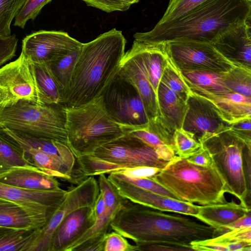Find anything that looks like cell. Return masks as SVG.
Instances as JSON below:
<instances>
[{
  "label": "cell",
  "mask_w": 251,
  "mask_h": 251,
  "mask_svg": "<svg viewBox=\"0 0 251 251\" xmlns=\"http://www.w3.org/2000/svg\"><path fill=\"white\" fill-rule=\"evenodd\" d=\"M151 178L182 201L201 205L226 202V182L213 163L199 166L176 155Z\"/></svg>",
  "instance_id": "4"
},
{
  "label": "cell",
  "mask_w": 251,
  "mask_h": 251,
  "mask_svg": "<svg viewBox=\"0 0 251 251\" xmlns=\"http://www.w3.org/2000/svg\"><path fill=\"white\" fill-rule=\"evenodd\" d=\"M126 42L122 31L113 28L83 43L62 104L75 107L100 97L119 72Z\"/></svg>",
  "instance_id": "1"
},
{
  "label": "cell",
  "mask_w": 251,
  "mask_h": 251,
  "mask_svg": "<svg viewBox=\"0 0 251 251\" xmlns=\"http://www.w3.org/2000/svg\"><path fill=\"white\" fill-rule=\"evenodd\" d=\"M100 193L98 180L88 176L70 187L59 205L45 225L29 251H49L52 236L61 222L74 210L85 206H93Z\"/></svg>",
  "instance_id": "10"
},
{
  "label": "cell",
  "mask_w": 251,
  "mask_h": 251,
  "mask_svg": "<svg viewBox=\"0 0 251 251\" xmlns=\"http://www.w3.org/2000/svg\"><path fill=\"white\" fill-rule=\"evenodd\" d=\"M118 73L136 88L142 99L149 120L159 117L156 95L141 60L131 49L125 53Z\"/></svg>",
  "instance_id": "18"
},
{
  "label": "cell",
  "mask_w": 251,
  "mask_h": 251,
  "mask_svg": "<svg viewBox=\"0 0 251 251\" xmlns=\"http://www.w3.org/2000/svg\"><path fill=\"white\" fill-rule=\"evenodd\" d=\"M21 100L38 104L29 63L22 53L0 69V106H8Z\"/></svg>",
  "instance_id": "14"
},
{
  "label": "cell",
  "mask_w": 251,
  "mask_h": 251,
  "mask_svg": "<svg viewBox=\"0 0 251 251\" xmlns=\"http://www.w3.org/2000/svg\"><path fill=\"white\" fill-rule=\"evenodd\" d=\"M108 179L126 200L161 211L172 212L195 218L200 206L156 194L138 187L126 180L121 174H108Z\"/></svg>",
  "instance_id": "16"
},
{
  "label": "cell",
  "mask_w": 251,
  "mask_h": 251,
  "mask_svg": "<svg viewBox=\"0 0 251 251\" xmlns=\"http://www.w3.org/2000/svg\"><path fill=\"white\" fill-rule=\"evenodd\" d=\"M77 175L83 179L139 166L163 168L168 161L160 159L151 147L126 133L97 149L93 153L76 158Z\"/></svg>",
  "instance_id": "6"
},
{
  "label": "cell",
  "mask_w": 251,
  "mask_h": 251,
  "mask_svg": "<svg viewBox=\"0 0 251 251\" xmlns=\"http://www.w3.org/2000/svg\"><path fill=\"white\" fill-rule=\"evenodd\" d=\"M243 167L248 191L251 193V146H246L243 154Z\"/></svg>",
  "instance_id": "51"
},
{
  "label": "cell",
  "mask_w": 251,
  "mask_h": 251,
  "mask_svg": "<svg viewBox=\"0 0 251 251\" xmlns=\"http://www.w3.org/2000/svg\"><path fill=\"white\" fill-rule=\"evenodd\" d=\"M160 81L182 99L187 101L191 93L179 71L169 57L163 71Z\"/></svg>",
  "instance_id": "36"
},
{
  "label": "cell",
  "mask_w": 251,
  "mask_h": 251,
  "mask_svg": "<svg viewBox=\"0 0 251 251\" xmlns=\"http://www.w3.org/2000/svg\"></svg>",
  "instance_id": "53"
},
{
  "label": "cell",
  "mask_w": 251,
  "mask_h": 251,
  "mask_svg": "<svg viewBox=\"0 0 251 251\" xmlns=\"http://www.w3.org/2000/svg\"><path fill=\"white\" fill-rule=\"evenodd\" d=\"M186 159L191 163L199 166L208 167L213 164L209 152L203 145Z\"/></svg>",
  "instance_id": "50"
},
{
  "label": "cell",
  "mask_w": 251,
  "mask_h": 251,
  "mask_svg": "<svg viewBox=\"0 0 251 251\" xmlns=\"http://www.w3.org/2000/svg\"><path fill=\"white\" fill-rule=\"evenodd\" d=\"M209 152L213 163L225 179L228 193L250 206L246 202L248 190L243 167V154L247 145L229 130L214 135L202 144Z\"/></svg>",
  "instance_id": "8"
},
{
  "label": "cell",
  "mask_w": 251,
  "mask_h": 251,
  "mask_svg": "<svg viewBox=\"0 0 251 251\" xmlns=\"http://www.w3.org/2000/svg\"><path fill=\"white\" fill-rule=\"evenodd\" d=\"M40 229L0 226V251H29Z\"/></svg>",
  "instance_id": "32"
},
{
  "label": "cell",
  "mask_w": 251,
  "mask_h": 251,
  "mask_svg": "<svg viewBox=\"0 0 251 251\" xmlns=\"http://www.w3.org/2000/svg\"><path fill=\"white\" fill-rule=\"evenodd\" d=\"M98 182L100 192L93 206L95 222L66 251H75L87 241L105 236L111 229L110 224L115 215L128 201L119 194L105 174L99 175Z\"/></svg>",
  "instance_id": "15"
},
{
  "label": "cell",
  "mask_w": 251,
  "mask_h": 251,
  "mask_svg": "<svg viewBox=\"0 0 251 251\" xmlns=\"http://www.w3.org/2000/svg\"><path fill=\"white\" fill-rule=\"evenodd\" d=\"M180 72L192 92L220 94L231 92L224 84L223 73L201 70Z\"/></svg>",
  "instance_id": "30"
},
{
  "label": "cell",
  "mask_w": 251,
  "mask_h": 251,
  "mask_svg": "<svg viewBox=\"0 0 251 251\" xmlns=\"http://www.w3.org/2000/svg\"><path fill=\"white\" fill-rule=\"evenodd\" d=\"M110 227L136 244L164 242L192 248L193 242L216 237L215 228L210 226L129 201L117 212Z\"/></svg>",
  "instance_id": "3"
},
{
  "label": "cell",
  "mask_w": 251,
  "mask_h": 251,
  "mask_svg": "<svg viewBox=\"0 0 251 251\" xmlns=\"http://www.w3.org/2000/svg\"><path fill=\"white\" fill-rule=\"evenodd\" d=\"M93 206L79 208L69 214L54 231L49 251H66L90 228L96 220Z\"/></svg>",
  "instance_id": "20"
},
{
  "label": "cell",
  "mask_w": 251,
  "mask_h": 251,
  "mask_svg": "<svg viewBox=\"0 0 251 251\" xmlns=\"http://www.w3.org/2000/svg\"><path fill=\"white\" fill-rule=\"evenodd\" d=\"M26 0H0V36L11 33L10 25Z\"/></svg>",
  "instance_id": "38"
},
{
  "label": "cell",
  "mask_w": 251,
  "mask_h": 251,
  "mask_svg": "<svg viewBox=\"0 0 251 251\" xmlns=\"http://www.w3.org/2000/svg\"><path fill=\"white\" fill-rule=\"evenodd\" d=\"M170 58L179 70H207L225 73L234 65L210 43L175 41L165 43Z\"/></svg>",
  "instance_id": "11"
},
{
  "label": "cell",
  "mask_w": 251,
  "mask_h": 251,
  "mask_svg": "<svg viewBox=\"0 0 251 251\" xmlns=\"http://www.w3.org/2000/svg\"><path fill=\"white\" fill-rule=\"evenodd\" d=\"M173 133L162 123L159 117L149 120L148 126L128 133L151 147L159 158L169 161L176 156Z\"/></svg>",
  "instance_id": "23"
},
{
  "label": "cell",
  "mask_w": 251,
  "mask_h": 251,
  "mask_svg": "<svg viewBox=\"0 0 251 251\" xmlns=\"http://www.w3.org/2000/svg\"><path fill=\"white\" fill-rule=\"evenodd\" d=\"M210 239L213 241L226 244L235 242H251V227L227 231Z\"/></svg>",
  "instance_id": "44"
},
{
  "label": "cell",
  "mask_w": 251,
  "mask_h": 251,
  "mask_svg": "<svg viewBox=\"0 0 251 251\" xmlns=\"http://www.w3.org/2000/svg\"><path fill=\"white\" fill-rule=\"evenodd\" d=\"M173 140L176 155L182 158L190 157L202 145L192 133L182 128L174 131Z\"/></svg>",
  "instance_id": "37"
},
{
  "label": "cell",
  "mask_w": 251,
  "mask_h": 251,
  "mask_svg": "<svg viewBox=\"0 0 251 251\" xmlns=\"http://www.w3.org/2000/svg\"><path fill=\"white\" fill-rule=\"evenodd\" d=\"M52 0H26L15 18L14 25L24 28L26 22L34 20L43 7Z\"/></svg>",
  "instance_id": "40"
},
{
  "label": "cell",
  "mask_w": 251,
  "mask_h": 251,
  "mask_svg": "<svg viewBox=\"0 0 251 251\" xmlns=\"http://www.w3.org/2000/svg\"><path fill=\"white\" fill-rule=\"evenodd\" d=\"M2 129L21 146L33 148L51 155L74 171L76 158L67 145L54 140L30 136L7 128Z\"/></svg>",
  "instance_id": "28"
},
{
  "label": "cell",
  "mask_w": 251,
  "mask_h": 251,
  "mask_svg": "<svg viewBox=\"0 0 251 251\" xmlns=\"http://www.w3.org/2000/svg\"><path fill=\"white\" fill-rule=\"evenodd\" d=\"M251 17L250 0H207L179 17L136 32L134 40L148 43L193 41L212 43L222 29Z\"/></svg>",
  "instance_id": "2"
},
{
  "label": "cell",
  "mask_w": 251,
  "mask_h": 251,
  "mask_svg": "<svg viewBox=\"0 0 251 251\" xmlns=\"http://www.w3.org/2000/svg\"><path fill=\"white\" fill-rule=\"evenodd\" d=\"M251 211L250 206L233 201L223 203L201 205L195 217L201 222L217 229L234 222Z\"/></svg>",
  "instance_id": "27"
},
{
  "label": "cell",
  "mask_w": 251,
  "mask_h": 251,
  "mask_svg": "<svg viewBox=\"0 0 251 251\" xmlns=\"http://www.w3.org/2000/svg\"><path fill=\"white\" fill-rule=\"evenodd\" d=\"M124 5L129 7L130 5L138 2L139 0H119Z\"/></svg>",
  "instance_id": "52"
},
{
  "label": "cell",
  "mask_w": 251,
  "mask_h": 251,
  "mask_svg": "<svg viewBox=\"0 0 251 251\" xmlns=\"http://www.w3.org/2000/svg\"><path fill=\"white\" fill-rule=\"evenodd\" d=\"M194 93L212 102L223 118L230 124L243 119L251 118L250 97L232 92L220 94Z\"/></svg>",
  "instance_id": "26"
},
{
  "label": "cell",
  "mask_w": 251,
  "mask_h": 251,
  "mask_svg": "<svg viewBox=\"0 0 251 251\" xmlns=\"http://www.w3.org/2000/svg\"><path fill=\"white\" fill-rule=\"evenodd\" d=\"M228 130L247 145H251V118L243 119L231 124Z\"/></svg>",
  "instance_id": "46"
},
{
  "label": "cell",
  "mask_w": 251,
  "mask_h": 251,
  "mask_svg": "<svg viewBox=\"0 0 251 251\" xmlns=\"http://www.w3.org/2000/svg\"><path fill=\"white\" fill-rule=\"evenodd\" d=\"M251 17L222 29L212 42L215 49L235 66L251 69Z\"/></svg>",
  "instance_id": "17"
},
{
  "label": "cell",
  "mask_w": 251,
  "mask_h": 251,
  "mask_svg": "<svg viewBox=\"0 0 251 251\" xmlns=\"http://www.w3.org/2000/svg\"><path fill=\"white\" fill-rule=\"evenodd\" d=\"M28 165L21 146L0 128V176L14 167Z\"/></svg>",
  "instance_id": "33"
},
{
  "label": "cell",
  "mask_w": 251,
  "mask_h": 251,
  "mask_svg": "<svg viewBox=\"0 0 251 251\" xmlns=\"http://www.w3.org/2000/svg\"><path fill=\"white\" fill-rule=\"evenodd\" d=\"M223 81L231 92L251 97V69L234 66L223 73Z\"/></svg>",
  "instance_id": "35"
},
{
  "label": "cell",
  "mask_w": 251,
  "mask_h": 251,
  "mask_svg": "<svg viewBox=\"0 0 251 251\" xmlns=\"http://www.w3.org/2000/svg\"><path fill=\"white\" fill-rule=\"evenodd\" d=\"M27 163L55 177L66 180L73 179V172L55 157L42 151L21 146Z\"/></svg>",
  "instance_id": "31"
},
{
  "label": "cell",
  "mask_w": 251,
  "mask_h": 251,
  "mask_svg": "<svg viewBox=\"0 0 251 251\" xmlns=\"http://www.w3.org/2000/svg\"><path fill=\"white\" fill-rule=\"evenodd\" d=\"M159 118L172 132L181 128L187 111V101L160 81L156 93Z\"/></svg>",
  "instance_id": "25"
},
{
  "label": "cell",
  "mask_w": 251,
  "mask_h": 251,
  "mask_svg": "<svg viewBox=\"0 0 251 251\" xmlns=\"http://www.w3.org/2000/svg\"><path fill=\"white\" fill-rule=\"evenodd\" d=\"M66 123V106L62 103L39 104L21 100L0 106V128L67 145Z\"/></svg>",
  "instance_id": "7"
},
{
  "label": "cell",
  "mask_w": 251,
  "mask_h": 251,
  "mask_svg": "<svg viewBox=\"0 0 251 251\" xmlns=\"http://www.w3.org/2000/svg\"><path fill=\"white\" fill-rule=\"evenodd\" d=\"M49 218L45 213L0 198V226L39 229L45 225Z\"/></svg>",
  "instance_id": "24"
},
{
  "label": "cell",
  "mask_w": 251,
  "mask_h": 251,
  "mask_svg": "<svg viewBox=\"0 0 251 251\" xmlns=\"http://www.w3.org/2000/svg\"><path fill=\"white\" fill-rule=\"evenodd\" d=\"M251 211L248 212L244 216L234 221V222L220 227L217 229H215L216 236V235H220L227 231L236 229L251 227Z\"/></svg>",
  "instance_id": "49"
},
{
  "label": "cell",
  "mask_w": 251,
  "mask_h": 251,
  "mask_svg": "<svg viewBox=\"0 0 251 251\" xmlns=\"http://www.w3.org/2000/svg\"><path fill=\"white\" fill-rule=\"evenodd\" d=\"M141 60L150 83L156 95L160 79L169 56L165 43L134 40L131 48Z\"/></svg>",
  "instance_id": "22"
},
{
  "label": "cell",
  "mask_w": 251,
  "mask_h": 251,
  "mask_svg": "<svg viewBox=\"0 0 251 251\" xmlns=\"http://www.w3.org/2000/svg\"><path fill=\"white\" fill-rule=\"evenodd\" d=\"M82 45L65 31L41 30L23 39L21 53L29 62L48 63L79 49Z\"/></svg>",
  "instance_id": "12"
},
{
  "label": "cell",
  "mask_w": 251,
  "mask_h": 251,
  "mask_svg": "<svg viewBox=\"0 0 251 251\" xmlns=\"http://www.w3.org/2000/svg\"><path fill=\"white\" fill-rule=\"evenodd\" d=\"M139 251H194L190 247L171 242H157L136 244Z\"/></svg>",
  "instance_id": "45"
},
{
  "label": "cell",
  "mask_w": 251,
  "mask_h": 251,
  "mask_svg": "<svg viewBox=\"0 0 251 251\" xmlns=\"http://www.w3.org/2000/svg\"><path fill=\"white\" fill-rule=\"evenodd\" d=\"M121 174L126 180L138 187L151 192L177 199L169 191L155 181L151 178H130L122 174Z\"/></svg>",
  "instance_id": "42"
},
{
  "label": "cell",
  "mask_w": 251,
  "mask_h": 251,
  "mask_svg": "<svg viewBox=\"0 0 251 251\" xmlns=\"http://www.w3.org/2000/svg\"><path fill=\"white\" fill-rule=\"evenodd\" d=\"M136 245L130 244L126 238L116 231L106 235L104 251H135Z\"/></svg>",
  "instance_id": "41"
},
{
  "label": "cell",
  "mask_w": 251,
  "mask_h": 251,
  "mask_svg": "<svg viewBox=\"0 0 251 251\" xmlns=\"http://www.w3.org/2000/svg\"><path fill=\"white\" fill-rule=\"evenodd\" d=\"M81 47L67 55L46 63L58 86L62 98V102L68 91Z\"/></svg>",
  "instance_id": "34"
},
{
  "label": "cell",
  "mask_w": 251,
  "mask_h": 251,
  "mask_svg": "<svg viewBox=\"0 0 251 251\" xmlns=\"http://www.w3.org/2000/svg\"><path fill=\"white\" fill-rule=\"evenodd\" d=\"M67 146L75 158L125 134L107 112L100 96L84 105L66 107Z\"/></svg>",
  "instance_id": "5"
},
{
  "label": "cell",
  "mask_w": 251,
  "mask_h": 251,
  "mask_svg": "<svg viewBox=\"0 0 251 251\" xmlns=\"http://www.w3.org/2000/svg\"><path fill=\"white\" fill-rule=\"evenodd\" d=\"M207 0H170L163 16L158 23L176 19Z\"/></svg>",
  "instance_id": "39"
},
{
  "label": "cell",
  "mask_w": 251,
  "mask_h": 251,
  "mask_svg": "<svg viewBox=\"0 0 251 251\" xmlns=\"http://www.w3.org/2000/svg\"><path fill=\"white\" fill-rule=\"evenodd\" d=\"M18 40L15 34L0 36V66L15 56Z\"/></svg>",
  "instance_id": "43"
},
{
  "label": "cell",
  "mask_w": 251,
  "mask_h": 251,
  "mask_svg": "<svg viewBox=\"0 0 251 251\" xmlns=\"http://www.w3.org/2000/svg\"><path fill=\"white\" fill-rule=\"evenodd\" d=\"M187 105L181 128L192 133L201 145L209 138L229 129L231 124L208 99L191 91Z\"/></svg>",
  "instance_id": "13"
},
{
  "label": "cell",
  "mask_w": 251,
  "mask_h": 251,
  "mask_svg": "<svg viewBox=\"0 0 251 251\" xmlns=\"http://www.w3.org/2000/svg\"><path fill=\"white\" fill-rule=\"evenodd\" d=\"M87 5L103 11L110 13L114 11H125L129 7L122 3L119 0H81Z\"/></svg>",
  "instance_id": "47"
},
{
  "label": "cell",
  "mask_w": 251,
  "mask_h": 251,
  "mask_svg": "<svg viewBox=\"0 0 251 251\" xmlns=\"http://www.w3.org/2000/svg\"><path fill=\"white\" fill-rule=\"evenodd\" d=\"M66 192L67 190L64 189L30 190L0 182V198L45 213L50 218L59 205Z\"/></svg>",
  "instance_id": "19"
},
{
  "label": "cell",
  "mask_w": 251,
  "mask_h": 251,
  "mask_svg": "<svg viewBox=\"0 0 251 251\" xmlns=\"http://www.w3.org/2000/svg\"><path fill=\"white\" fill-rule=\"evenodd\" d=\"M0 182L30 190L62 189L55 177L33 166L14 167L0 176Z\"/></svg>",
  "instance_id": "21"
},
{
  "label": "cell",
  "mask_w": 251,
  "mask_h": 251,
  "mask_svg": "<svg viewBox=\"0 0 251 251\" xmlns=\"http://www.w3.org/2000/svg\"><path fill=\"white\" fill-rule=\"evenodd\" d=\"M28 63L37 92L38 104L62 103L60 91L47 64Z\"/></svg>",
  "instance_id": "29"
},
{
  "label": "cell",
  "mask_w": 251,
  "mask_h": 251,
  "mask_svg": "<svg viewBox=\"0 0 251 251\" xmlns=\"http://www.w3.org/2000/svg\"><path fill=\"white\" fill-rule=\"evenodd\" d=\"M161 170L160 168L154 167L139 166L121 169L114 172L120 173L130 178H142L152 177Z\"/></svg>",
  "instance_id": "48"
},
{
  "label": "cell",
  "mask_w": 251,
  "mask_h": 251,
  "mask_svg": "<svg viewBox=\"0 0 251 251\" xmlns=\"http://www.w3.org/2000/svg\"><path fill=\"white\" fill-rule=\"evenodd\" d=\"M101 96L107 112L125 134L148 126L149 119L139 92L118 73Z\"/></svg>",
  "instance_id": "9"
}]
</instances>
